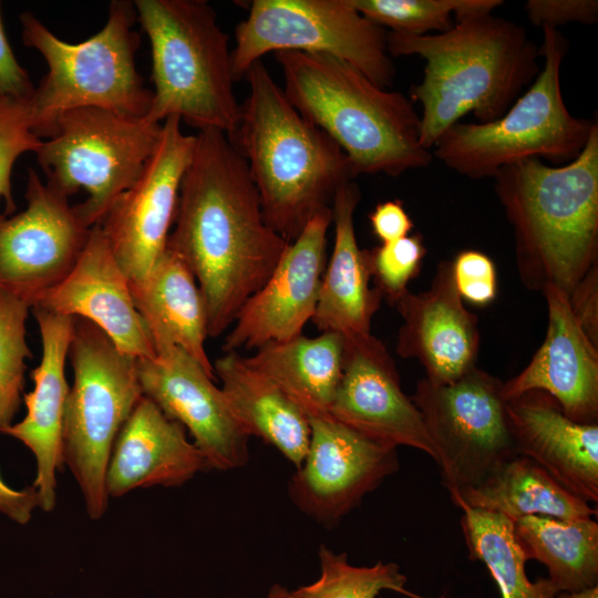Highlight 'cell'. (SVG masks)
<instances>
[{"label": "cell", "mask_w": 598, "mask_h": 598, "mask_svg": "<svg viewBox=\"0 0 598 598\" xmlns=\"http://www.w3.org/2000/svg\"><path fill=\"white\" fill-rule=\"evenodd\" d=\"M548 311L546 337L530 362L503 382L505 400L532 390L553 396L570 420L598 422V349L575 318L568 295L554 285L542 291Z\"/></svg>", "instance_id": "21"}, {"label": "cell", "mask_w": 598, "mask_h": 598, "mask_svg": "<svg viewBox=\"0 0 598 598\" xmlns=\"http://www.w3.org/2000/svg\"><path fill=\"white\" fill-rule=\"evenodd\" d=\"M513 528L526 560L543 564L559 592L598 585V523L594 517L525 516Z\"/></svg>", "instance_id": "30"}, {"label": "cell", "mask_w": 598, "mask_h": 598, "mask_svg": "<svg viewBox=\"0 0 598 598\" xmlns=\"http://www.w3.org/2000/svg\"><path fill=\"white\" fill-rule=\"evenodd\" d=\"M456 289L461 298L485 306L497 292L496 269L493 260L477 250L461 251L451 261Z\"/></svg>", "instance_id": "37"}, {"label": "cell", "mask_w": 598, "mask_h": 598, "mask_svg": "<svg viewBox=\"0 0 598 598\" xmlns=\"http://www.w3.org/2000/svg\"><path fill=\"white\" fill-rule=\"evenodd\" d=\"M213 367L243 430L274 446L298 468L310 441V422L303 410L274 381L248 365L238 352L225 353Z\"/></svg>", "instance_id": "27"}, {"label": "cell", "mask_w": 598, "mask_h": 598, "mask_svg": "<svg viewBox=\"0 0 598 598\" xmlns=\"http://www.w3.org/2000/svg\"><path fill=\"white\" fill-rule=\"evenodd\" d=\"M308 419V451L288 482V495L301 513L331 528L399 470L398 448L360 434L329 413Z\"/></svg>", "instance_id": "14"}, {"label": "cell", "mask_w": 598, "mask_h": 598, "mask_svg": "<svg viewBox=\"0 0 598 598\" xmlns=\"http://www.w3.org/2000/svg\"><path fill=\"white\" fill-rule=\"evenodd\" d=\"M162 124L97 107L65 112L37 152L47 185L69 197L84 188L75 205L82 220L99 225L115 200L141 175L156 147Z\"/></svg>", "instance_id": "10"}, {"label": "cell", "mask_w": 598, "mask_h": 598, "mask_svg": "<svg viewBox=\"0 0 598 598\" xmlns=\"http://www.w3.org/2000/svg\"><path fill=\"white\" fill-rule=\"evenodd\" d=\"M69 197L29 169L27 208L0 215V288L30 307L75 267L91 233Z\"/></svg>", "instance_id": "15"}, {"label": "cell", "mask_w": 598, "mask_h": 598, "mask_svg": "<svg viewBox=\"0 0 598 598\" xmlns=\"http://www.w3.org/2000/svg\"><path fill=\"white\" fill-rule=\"evenodd\" d=\"M394 306L403 320L396 352L416 359L427 380L448 383L476 367L478 320L463 305L451 261L439 264L426 291H406Z\"/></svg>", "instance_id": "20"}, {"label": "cell", "mask_w": 598, "mask_h": 598, "mask_svg": "<svg viewBox=\"0 0 598 598\" xmlns=\"http://www.w3.org/2000/svg\"><path fill=\"white\" fill-rule=\"evenodd\" d=\"M450 496L456 506L496 513L513 523L525 516L576 519L597 515L588 502L520 454L504 462L481 483Z\"/></svg>", "instance_id": "28"}, {"label": "cell", "mask_w": 598, "mask_h": 598, "mask_svg": "<svg viewBox=\"0 0 598 598\" xmlns=\"http://www.w3.org/2000/svg\"><path fill=\"white\" fill-rule=\"evenodd\" d=\"M360 199V188L351 181L337 190L331 203L334 244L311 319L320 332L370 334L372 318L380 308L382 295L369 285L370 250L359 247L355 235L354 213Z\"/></svg>", "instance_id": "25"}, {"label": "cell", "mask_w": 598, "mask_h": 598, "mask_svg": "<svg viewBox=\"0 0 598 598\" xmlns=\"http://www.w3.org/2000/svg\"><path fill=\"white\" fill-rule=\"evenodd\" d=\"M206 470L184 426L143 395L114 442L105 488L109 498H120L137 488L178 487Z\"/></svg>", "instance_id": "24"}, {"label": "cell", "mask_w": 598, "mask_h": 598, "mask_svg": "<svg viewBox=\"0 0 598 598\" xmlns=\"http://www.w3.org/2000/svg\"><path fill=\"white\" fill-rule=\"evenodd\" d=\"M42 342V358L30 375L34 382L31 392L23 394L27 408L24 419L0 432L23 443L35 458L39 508L50 513L56 504V473L63 463V423L70 386L65 379V359L69 354L74 318L32 308Z\"/></svg>", "instance_id": "22"}, {"label": "cell", "mask_w": 598, "mask_h": 598, "mask_svg": "<svg viewBox=\"0 0 598 598\" xmlns=\"http://www.w3.org/2000/svg\"><path fill=\"white\" fill-rule=\"evenodd\" d=\"M506 414L517 454L536 462L574 495L598 503V423L570 420L539 390L506 400Z\"/></svg>", "instance_id": "23"}, {"label": "cell", "mask_w": 598, "mask_h": 598, "mask_svg": "<svg viewBox=\"0 0 598 598\" xmlns=\"http://www.w3.org/2000/svg\"><path fill=\"white\" fill-rule=\"evenodd\" d=\"M327 54L348 63L381 89L392 84L395 68L384 28L348 0H255L235 30V80L269 52Z\"/></svg>", "instance_id": "11"}, {"label": "cell", "mask_w": 598, "mask_h": 598, "mask_svg": "<svg viewBox=\"0 0 598 598\" xmlns=\"http://www.w3.org/2000/svg\"><path fill=\"white\" fill-rule=\"evenodd\" d=\"M275 58L288 101L340 146L357 176H399L430 165L421 117L404 94L327 54L279 51Z\"/></svg>", "instance_id": "5"}, {"label": "cell", "mask_w": 598, "mask_h": 598, "mask_svg": "<svg viewBox=\"0 0 598 598\" xmlns=\"http://www.w3.org/2000/svg\"><path fill=\"white\" fill-rule=\"evenodd\" d=\"M30 305L0 288V430L12 424L21 404L25 359L32 353L25 341Z\"/></svg>", "instance_id": "34"}, {"label": "cell", "mask_w": 598, "mask_h": 598, "mask_svg": "<svg viewBox=\"0 0 598 598\" xmlns=\"http://www.w3.org/2000/svg\"><path fill=\"white\" fill-rule=\"evenodd\" d=\"M256 350L244 357L246 363L274 381L308 417L329 413L342 374V334H300Z\"/></svg>", "instance_id": "29"}, {"label": "cell", "mask_w": 598, "mask_h": 598, "mask_svg": "<svg viewBox=\"0 0 598 598\" xmlns=\"http://www.w3.org/2000/svg\"><path fill=\"white\" fill-rule=\"evenodd\" d=\"M421 598H427V597H422ZM434 598H446L445 596H440V597H434Z\"/></svg>", "instance_id": "45"}, {"label": "cell", "mask_w": 598, "mask_h": 598, "mask_svg": "<svg viewBox=\"0 0 598 598\" xmlns=\"http://www.w3.org/2000/svg\"><path fill=\"white\" fill-rule=\"evenodd\" d=\"M411 399L421 412L450 495L481 483L517 455L503 382L489 373L475 367L448 383L423 378Z\"/></svg>", "instance_id": "12"}, {"label": "cell", "mask_w": 598, "mask_h": 598, "mask_svg": "<svg viewBox=\"0 0 598 598\" xmlns=\"http://www.w3.org/2000/svg\"><path fill=\"white\" fill-rule=\"evenodd\" d=\"M181 123L177 116L164 121L141 175L99 224L130 282L150 274L175 220L181 183L196 144V136L184 134Z\"/></svg>", "instance_id": "13"}, {"label": "cell", "mask_w": 598, "mask_h": 598, "mask_svg": "<svg viewBox=\"0 0 598 598\" xmlns=\"http://www.w3.org/2000/svg\"><path fill=\"white\" fill-rule=\"evenodd\" d=\"M137 21L152 52L153 99L145 116H169L205 131L230 135L241 105L233 90L228 37L204 0H136Z\"/></svg>", "instance_id": "6"}, {"label": "cell", "mask_w": 598, "mask_h": 598, "mask_svg": "<svg viewBox=\"0 0 598 598\" xmlns=\"http://www.w3.org/2000/svg\"><path fill=\"white\" fill-rule=\"evenodd\" d=\"M32 308L83 318L97 326L115 347L135 359H153L155 347L137 312L130 281L99 225L70 275L41 295Z\"/></svg>", "instance_id": "19"}, {"label": "cell", "mask_w": 598, "mask_h": 598, "mask_svg": "<svg viewBox=\"0 0 598 598\" xmlns=\"http://www.w3.org/2000/svg\"><path fill=\"white\" fill-rule=\"evenodd\" d=\"M369 219L372 231L381 244L406 237L413 228V223L399 199L378 204Z\"/></svg>", "instance_id": "41"}, {"label": "cell", "mask_w": 598, "mask_h": 598, "mask_svg": "<svg viewBox=\"0 0 598 598\" xmlns=\"http://www.w3.org/2000/svg\"><path fill=\"white\" fill-rule=\"evenodd\" d=\"M266 598H302L297 589H289L285 585L274 584L268 592Z\"/></svg>", "instance_id": "43"}, {"label": "cell", "mask_w": 598, "mask_h": 598, "mask_svg": "<svg viewBox=\"0 0 598 598\" xmlns=\"http://www.w3.org/2000/svg\"><path fill=\"white\" fill-rule=\"evenodd\" d=\"M542 29L544 64L528 89L497 120L450 126L435 143L433 157L457 174L480 179L527 158L564 165L579 155L598 123L567 109L560 69L568 41L558 29Z\"/></svg>", "instance_id": "8"}, {"label": "cell", "mask_w": 598, "mask_h": 598, "mask_svg": "<svg viewBox=\"0 0 598 598\" xmlns=\"http://www.w3.org/2000/svg\"><path fill=\"white\" fill-rule=\"evenodd\" d=\"M245 78L249 95L228 137L247 163L266 223L291 243L357 175L340 146L288 101L262 61Z\"/></svg>", "instance_id": "3"}, {"label": "cell", "mask_w": 598, "mask_h": 598, "mask_svg": "<svg viewBox=\"0 0 598 598\" xmlns=\"http://www.w3.org/2000/svg\"><path fill=\"white\" fill-rule=\"evenodd\" d=\"M386 45L391 56L424 60L411 96L422 107L421 144L427 151L467 113L478 123L501 117L540 71V49L525 28L492 13L455 21L442 33L390 31Z\"/></svg>", "instance_id": "2"}, {"label": "cell", "mask_w": 598, "mask_h": 598, "mask_svg": "<svg viewBox=\"0 0 598 598\" xmlns=\"http://www.w3.org/2000/svg\"><path fill=\"white\" fill-rule=\"evenodd\" d=\"M42 144L30 131L28 101L0 97V197L6 202L3 215L17 206L11 194V173L16 159L25 152H38Z\"/></svg>", "instance_id": "36"}, {"label": "cell", "mask_w": 598, "mask_h": 598, "mask_svg": "<svg viewBox=\"0 0 598 598\" xmlns=\"http://www.w3.org/2000/svg\"><path fill=\"white\" fill-rule=\"evenodd\" d=\"M363 17L393 32L416 35L442 33L472 16L480 0H348Z\"/></svg>", "instance_id": "33"}, {"label": "cell", "mask_w": 598, "mask_h": 598, "mask_svg": "<svg viewBox=\"0 0 598 598\" xmlns=\"http://www.w3.org/2000/svg\"><path fill=\"white\" fill-rule=\"evenodd\" d=\"M73 382L63 423V463L76 481L89 517L109 506L105 475L114 442L143 396L135 358L97 326L74 318L69 354Z\"/></svg>", "instance_id": "9"}, {"label": "cell", "mask_w": 598, "mask_h": 598, "mask_svg": "<svg viewBox=\"0 0 598 598\" xmlns=\"http://www.w3.org/2000/svg\"><path fill=\"white\" fill-rule=\"evenodd\" d=\"M426 248L419 234L408 235L370 250L371 277L382 297L392 306L406 292L416 277Z\"/></svg>", "instance_id": "35"}, {"label": "cell", "mask_w": 598, "mask_h": 598, "mask_svg": "<svg viewBox=\"0 0 598 598\" xmlns=\"http://www.w3.org/2000/svg\"><path fill=\"white\" fill-rule=\"evenodd\" d=\"M494 189L513 227L523 283L571 292L598 257V125L571 162L527 158L499 168Z\"/></svg>", "instance_id": "4"}, {"label": "cell", "mask_w": 598, "mask_h": 598, "mask_svg": "<svg viewBox=\"0 0 598 598\" xmlns=\"http://www.w3.org/2000/svg\"><path fill=\"white\" fill-rule=\"evenodd\" d=\"M166 247L194 275L208 337L223 334L272 274L289 241L265 220L245 158L227 134L199 131Z\"/></svg>", "instance_id": "1"}, {"label": "cell", "mask_w": 598, "mask_h": 598, "mask_svg": "<svg viewBox=\"0 0 598 598\" xmlns=\"http://www.w3.org/2000/svg\"><path fill=\"white\" fill-rule=\"evenodd\" d=\"M130 290L155 351L178 347L216 379L205 349L208 337L205 301L183 259L166 247L143 280L130 282Z\"/></svg>", "instance_id": "26"}, {"label": "cell", "mask_w": 598, "mask_h": 598, "mask_svg": "<svg viewBox=\"0 0 598 598\" xmlns=\"http://www.w3.org/2000/svg\"><path fill=\"white\" fill-rule=\"evenodd\" d=\"M569 306L588 338L598 344V271L597 266L568 295Z\"/></svg>", "instance_id": "39"}, {"label": "cell", "mask_w": 598, "mask_h": 598, "mask_svg": "<svg viewBox=\"0 0 598 598\" xmlns=\"http://www.w3.org/2000/svg\"><path fill=\"white\" fill-rule=\"evenodd\" d=\"M461 527L471 560L482 561L502 598H553L559 591L548 578L529 580L526 557L516 539L513 522L487 511L458 505Z\"/></svg>", "instance_id": "31"}, {"label": "cell", "mask_w": 598, "mask_h": 598, "mask_svg": "<svg viewBox=\"0 0 598 598\" xmlns=\"http://www.w3.org/2000/svg\"><path fill=\"white\" fill-rule=\"evenodd\" d=\"M34 90L29 73L19 64L9 45L0 11V97L29 101Z\"/></svg>", "instance_id": "40"}, {"label": "cell", "mask_w": 598, "mask_h": 598, "mask_svg": "<svg viewBox=\"0 0 598 598\" xmlns=\"http://www.w3.org/2000/svg\"><path fill=\"white\" fill-rule=\"evenodd\" d=\"M553 598H598V585L573 592H558Z\"/></svg>", "instance_id": "44"}, {"label": "cell", "mask_w": 598, "mask_h": 598, "mask_svg": "<svg viewBox=\"0 0 598 598\" xmlns=\"http://www.w3.org/2000/svg\"><path fill=\"white\" fill-rule=\"evenodd\" d=\"M136 363L143 395L184 426L210 470L231 471L248 463L250 436L234 417L216 379L192 355L171 346Z\"/></svg>", "instance_id": "16"}, {"label": "cell", "mask_w": 598, "mask_h": 598, "mask_svg": "<svg viewBox=\"0 0 598 598\" xmlns=\"http://www.w3.org/2000/svg\"><path fill=\"white\" fill-rule=\"evenodd\" d=\"M525 11L536 27L558 29L567 23L594 24L598 20L597 0H528Z\"/></svg>", "instance_id": "38"}, {"label": "cell", "mask_w": 598, "mask_h": 598, "mask_svg": "<svg viewBox=\"0 0 598 598\" xmlns=\"http://www.w3.org/2000/svg\"><path fill=\"white\" fill-rule=\"evenodd\" d=\"M24 45L38 50L48 72L28 101L30 131L49 138L59 117L80 107L104 109L145 117L153 92L144 86L135 64L141 37L134 30V3L113 0L105 25L80 43L54 35L34 14L20 16Z\"/></svg>", "instance_id": "7"}, {"label": "cell", "mask_w": 598, "mask_h": 598, "mask_svg": "<svg viewBox=\"0 0 598 598\" xmlns=\"http://www.w3.org/2000/svg\"><path fill=\"white\" fill-rule=\"evenodd\" d=\"M39 507L33 486L22 489L10 487L0 475V513L18 524H27Z\"/></svg>", "instance_id": "42"}, {"label": "cell", "mask_w": 598, "mask_h": 598, "mask_svg": "<svg viewBox=\"0 0 598 598\" xmlns=\"http://www.w3.org/2000/svg\"><path fill=\"white\" fill-rule=\"evenodd\" d=\"M331 220L330 206L319 212L289 243L268 280L238 312L224 339L225 353L258 349L302 334L318 303Z\"/></svg>", "instance_id": "17"}, {"label": "cell", "mask_w": 598, "mask_h": 598, "mask_svg": "<svg viewBox=\"0 0 598 598\" xmlns=\"http://www.w3.org/2000/svg\"><path fill=\"white\" fill-rule=\"evenodd\" d=\"M329 414L369 439L420 450L436 462L421 412L403 392L385 346L371 333L344 337L342 374Z\"/></svg>", "instance_id": "18"}, {"label": "cell", "mask_w": 598, "mask_h": 598, "mask_svg": "<svg viewBox=\"0 0 598 598\" xmlns=\"http://www.w3.org/2000/svg\"><path fill=\"white\" fill-rule=\"evenodd\" d=\"M318 559L319 577L297 588L302 598H377L383 590L419 598L405 589L406 577L395 563L354 566L346 553H336L326 545L319 547Z\"/></svg>", "instance_id": "32"}]
</instances>
